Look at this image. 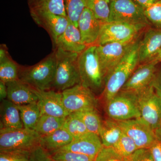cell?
<instances>
[{"label":"cell","instance_id":"6da1fadb","mask_svg":"<svg viewBox=\"0 0 161 161\" xmlns=\"http://www.w3.org/2000/svg\"><path fill=\"white\" fill-rule=\"evenodd\" d=\"M140 41L139 37L105 80L103 93L106 103L120 92L132 73L138 66Z\"/></svg>","mask_w":161,"mask_h":161},{"label":"cell","instance_id":"7a4b0ae2","mask_svg":"<svg viewBox=\"0 0 161 161\" xmlns=\"http://www.w3.org/2000/svg\"><path fill=\"white\" fill-rule=\"evenodd\" d=\"M56 52L32 66L20 65L19 79L35 89H52L56 69Z\"/></svg>","mask_w":161,"mask_h":161},{"label":"cell","instance_id":"3957f363","mask_svg":"<svg viewBox=\"0 0 161 161\" xmlns=\"http://www.w3.org/2000/svg\"><path fill=\"white\" fill-rule=\"evenodd\" d=\"M53 50L56 52L57 62L52 89L62 92L80 84L78 66L79 54L60 48Z\"/></svg>","mask_w":161,"mask_h":161},{"label":"cell","instance_id":"277c9868","mask_svg":"<svg viewBox=\"0 0 161 161\" xmlns=\"http://www.w3.org/2000/svg\"><path fill=\"white\" fill-rule=\"evenodd\" d=\"M96 49V45L87 47L79 54L78 60L80 84L95 94L103 90L105 84Z\"/></svg>","mask_w":161,"mask_h":161},{"label":"cell","instance_id":"5b68a950","mask_svg":"<svg viewBox=\"0 0 161 161\" xmlns=\"http://www.w3.org/2000/svg\"><path fill=\"white\" fill-rule=\"evenodd\" d=\"M108 22H121L147 29L151 26L145 10L133 0H116L110 2Z\"/></svg>","mask_w":161,"mask_h":161},{"label":"cell","instance_id":"8992f818","mask_svg":"<svg viewBox=\"0 0 161 161\" xmlns=\"http://www.w3.org/2000/svg\"><path fill=\"white\" fill-rule=\"evenodd\" d=\"M106 103V112L110 119L124 121L141 118L136 93L120 91Z\"/></svg>","mask_w":161,"mask_h":161},{"label":"cell","instance_id":"52a82bcc","mask_svg":"<svg viewBox=\"0 0 161 161\" xmlns=\"http://www.w3.org/2000/svg\"><path fill=\"white\" fill-rule=\"evenodd\" d=\"M146 30L121 22L102 23L96 45L132 42L137 40Z\"/></svg>","mask_w":161,"mask_h":161},{"label":"cell","instance_id":"ba28073f","mask_svg":"<svg viewBox=\"0 0 161 161\" xmlns=\"http://www.w3.org/2000/svg\"><path fill=\"white\" fill-rule=\"evenodd\" d=\"M40 136L35 130L28 129L0 130V150L32 151L40 146Z\"/></svg>","mask_w":161,"mask_h":161},{"label":"cell","instance_id":"9c48e42d","mask_svg":"<svg viewBox=\"0 0 161 161\" xmlns=\"http://www.w3.org/2000/svg\"><path fill=\"white\" fill-rule=\"evenodd\" d=\"M141 118L154 131L161 128V98L151 85L137 93Z\"/></svg>","mask_w":161,"mask_h":161},{"label":"cell","instance_id":"30bf717a","mask_svg":"<svg viewBox=\"0 0 161 161\" xmlns=\"http://www.w3.org/2000/svg\"><path fill=\"white\" fill-rule=\"evenodd\" d=\"M62 94L64 105L69 114L97 108L95 93L80 84L63 91Z\"/></svg>","mask_w":161,"mask_h":161},{"label":"cell","instance_id":"8fae6325","mask_svg":"<svg viewBox=\"0 0 161 161\" xmlns=\"http://www.w3.org/2000/svg\"><path fill=\"white\" fill-rule=\"evenodd\" d=\"M136 40L128 43H112L97 45V56L105 80Z\"/></svg>","mask_w":161,"mask_h":161},{"label":"cell","instance_id":"7c38bea8","mask_svg":"<svg viewBox=\"0 0 161 161\" xmlns=\"http://www.w3.org/2000/svg\"><path fill=\"white\" fill-rule=\"evenodd\" d=\"M117 122L123 132L134 141L138 149L150 148L155 139V132L142 118Z\"/></svg>","mask_w":161,"mask_h":161},{"label":"cell","instance_id":"4fadbf2b","mask_svg":"<svg viewBox=\"0 0 161 161\" xmlns=\"http://www.w3.org/2000/svg\"><path fill=\"white\" fill-rule=\"evenodd\" d=\"M31 88L37 96L41 115L66 118L69 115L64 105L62 92L53 89L42 91Z\"/></svg>","mask_w":161,"mask_h":161},{"label":"cell","instance_id":"5bb4252c","mask_svg":"<svg viewBox=\"0 0 161 161\" xmlns=\"http://www.w3.org/2000/svg\"><path fill=\"white\" fill-rule=\"evenodd\" d=\"M30 14L36 24L48 33L53 46L59 37L65 30L69 22L67 17L48 12H31Z\"/></svg>","mask_w":161,"mask_h":161},{"label":"cell","instance_id":"9a60e30c","mask_svg":"<svg viewBox=\"0 0 161 161\" xmlns=\"http://www.w3.org/2000/svg\"><path fill=\"white\" fill-rule=\"evenodd\" d=\"M158 63L153 60L139 64L121 91L134 92L137 94L149 86L154 78Z\"/></svg>","mask_w":161,"mask_h":161},{"label":"cell","instance_id":"2e32d148","mask_svg":"<svg viewBox=\"0 0 161 161\" xmlns=\"http://www.w3.org/2000/svg\"><path fill=\"white\" fill-rule=\"evenodd\" d=\"M161 50V29L150 27L145 30L138 51L139 64L155 59Z\"/></svg>","mask_w":161,"mask_h":161},{"label":"cell","instance_id":"e0dca14e","mask_svg":"<svg viewBox=\"0 0 161 161\" xmlns=\"http://www.w3.org/2000/svg\"><path fill=\"white\" fill-rule=\"evenodd\" d=\"M103 147L99 136L89 132L80 137L74 139L70 143L58 150L80 153L90 157L95 160Z\"/></svg>","mask_w":161,"mask_h":161},{"label":"cell","instance_id":"ac0fdd59","mask_svg":"<svg viewBox=\"0 0 161 161\" xmlns=\"http://www.w3.org/2000/svg\"><path fill=\"white\" fill-rule=\"evenodd\" d=\"M102 24L86 7L82 12L78 20V27L82 41L87 47L96 45Z\"/></svg>","mask_w":161,"mask_h":161},{"label":"cell","instance_id":"d6986e66","mask_svg":"<svg viewBox=\"0 0 161 161\" xmlns=\"http://www.w3.org/2000/svg\"><path fill=\"white\" fill-rule=\"evenodd\" d=\"M87 47L84 43L78 27L69 20L68 25L53 46L65 51L80 54Z\"/></svg>","mask_w":161,"mask_h":161},{"label":"cell","instance_id":"ffe728a7","mask_svg":"<svg viewBox=\"0 0 161 161\" xmlns=\"http://www.w3.org/2000/svg\"><path fill=\"white\" fill-rule=\"evenodd\" d=\"M7 99L17 105L37 102L38 98L31 87L19 79L6 83Z\"/></svg>","mask_w":161,"mask_h":161},{"label":"cell","instance_id":"44dd1931","mask_svg":"<svg viewBox=\"0 0 161 161\" xmlns=\"http://www.w3.org/2000/svg\"><path fill=\"white\" fill-rule=\"evenodd\" d=\"M1 129L15 130L24 128L18 106L8 100L2 101L0 107Z\"/></svg>","mask_w":161,"mask_h":161},{"label":"cell","instance_id":"7402d4cb","mask_svg":"<svg viewBox=\"0 0 161 161\" xmlns=\"http://www.w3.org/2000/svg\"><path fill=\"white\" fill-rule=\"evenodd\" d=\"M72 136L62 127L49 135L40 136V146L48 153L54 152L70 143Z\"/></svg>","mask_w":161,"mask_h":161},{"label":"cell","instance_id":"603a6c76","mask_svg":"<svg viewBox=\"0 0 161 161\" xmlns=\"http://www.w3.org/2000/svg\"><path fill=\"white\" fill-rule=\"evenodd\" d=\"M123 132L117 121L110 118L102 121L98 136L104 147H112L118 142Z\"/></svg>","mask_w":161,"mask_h":161},{"label":"cell","instance_id":"cb8c5ba5","mask_svg":"<svg viewBox=\"0 0 161 161\" xmlns=\"http://www.w3.org/2000/svg\"><path fill=\"white\" fill-rule=\"evenodd\" d=\"M30 12H48L67 17L64 0H28Z\"/></svg>","mask_w":161,"mask_h":161},{"label":"cell","instance_id":"d4e9b609","mask_svg":"<svg viewBox=\"0 0 161 161\" xmlns=\"http://www.w3.org/2000/svg\"><path fill=\"white\" fill-rule=\"evenodd\" d=\"M17 106L24 128L28 130H35L38 120L41 115L37 102Z\"/></svg>","mask_w":161,"mask_h":161},{"label":"cell","instance_id":"484cf974","mask_svg":"<svg viewBox=\"0 0 161 161\" xmlns=\"http://www.w3.org/2000/svg\"><path fill=\"white\" fill-rule=\"evenodd\" d=\"M65 119V118L42 115L38 120L35 131L40 136L49 135L62 128Z\"/></svg>","mask_w":161,"mask_h":161},{"label":"cell","instance_id":"4316f807","mask_svg":"<svg viewBox=\"0 0 161 161\" xmlns=\"http://www.w3.org/2000/svg\"><path fill=\"white\" fill-rule=\"evenodd\" d=\"M86 7L102 23L108 22L110 2L108 0H86Z\"/></svg>","mask_w":161,"mask_h":161},{"label":"cell","instance_id":"83f0119b","mask_svg":"<svg viewBox=\"0 0 161 161\" xmlns=\"http://www.w3.org/2000/svg\"><path fill=\"white\" fill-rule=\"evenodd\" d=\"M75 113L82 121L89 132L99 135L102 121L96 109L84 110Z\"/></svg>","mask_w":161,"mask_h":161},{"label":"cell","instance_id":"f1b7e54d","mask_svg":"<svg viewBox=\"0 0 161 161\" xmlns=\"http://www.w3.org/2000/svg\"><path fill=\"white\" fill-rule=\"evenodd\" d=\"M63 127L74 139L78 138L89 132L82 121L75 113H71L67 116Z\"/></svg>","mask_w":161,"mask_h":161},{"label":"cell","instance_id":"f546056e","mask_svg":"<svg viewBox=\"0 0 161 161\" xmlns=\"http://www.w3.org/2000/svg\"><path fill=\"white\" fill-rule=\"evenodd\" d=\"M19 67L12 58L0 63V80L7 83L19 80Z\"/></svg>","mask_w":161,"mask_h":161},{"label":"cell","instance_id":"4dcf8cb0","mask_svg":"<svg viewBox=\"0 0 161 161\" xmlns=\"http://www.w3.org/2000/svg\"><path fill=\"white\" fill-rule=\"evenodd\" d=\"M67 17L78 27V22L82 12L86 8V0H64Z\"/></svg>","mask_w":161,"mask_h":161},{"label":"cell","instance_id":"1f68e13d","mask_svg":"<svg viewBox=\"0 0 161 161\" xmlns=\"http://www.w3.org/2000/svg\"><path fill=\"white\" fill-rule=\"evenodd\" d=\"M112 148L126 158L132 155L138 149L134 141L124 132H123L120 138Z\"/></svg>","mask_w":161,"mask_h":161},{"label":"cell","instance_id":"d6a6232c","mask_svg":"<svg viewBox=\"0 0 161 161\" xmlns=\"http://www.w3.org/2000/svg\"><path fill=\"white\" fill-rule=\"evenodd\" d=\"M54 161H95L87 156L65 150L49 153Z\"/></svg>","mask_w":161,"mask_h":161},{"label":"cell","instance_id":"836d02e7","mask_svg":"<svg viewBox=\"0 0 161 161\" xmlns=\"http://www.w3.org/2000/svg\"><path fill=\"white\" fill-rule=\"evenodd\" d=\"M31 151L26 150H0V161H31Z\"/></svg>","mask_w":161,"mask_h":161},{"label":"cell","instance_id":"e575fe53","mask_svg":"<svg viewBox=\"0 0 161 161\" xmlns=\"http://www.w3.org/2000/svg\"><path fill=\"white\" fill-rule=\"evenodd\" d=\"M145 14L151 26L161 29V0L145 9Z\"/></svg>","mask_w":161,"mask_h":161},{"label":"cell","instance_id":"d590c367","mask_svg":"<svg viewBox=\"0 0 161 161\" xmlns=\"http://www.w3.org/2000/svg\"><path fill=\"white\" fill-rule=\"evenodd\" d=\"M95 161H127L112 147H103L95 158Z\"/></svg>","mask_w":161,"mask_h":161},{"label":"cell","instance_id":"8d00e7d4","mask_svg":"<svg viewBox=\"0 0 161 161\" xmlns=\"http://www.w3.org/2000/svg\"><path fill=\"white\" fill-rule=\"evenodd\" d=\"M155 139L149 148L154 161H161V128L155 131Z\"/></svg>","mask_w":161,"mask_h":161},{"label":"cell","instance_id":"74e56055","mask_svg":"<svg viewBox=\"0 0 161 161\" xmlns=\"http://www.w3.org/2000/svg\"><path fill=\"white\" fill-rule=\"evenodd\" d=\"M126 158L127 161H154L149 149H137Z\"/></svg>","mask_w":161,"mask_h":161},{"label":"cell","instance_id":"f35d334b","mask_svg":"<svg viewBox=\"0 0 161 161\" xmlns=\"http://www.w3.org/2000/svg\"><path fill=\"white\" fill-rule=\"evenodd\" d=\"M31 161H54L49 153L39 146L31 151Z\"/></svg>","mask_w":161,"mask_h":161},{"label":"cell","instance_id":"ab89813d","mask_svg":"<svg viewBox=\"0 0 161 161\" xmlns=\"http://www.w3.org/2000/svg\"><path fill=\"white\" fill-rule=\"evenodd\" d=\"M151 85L157 95L161 98V67L157 70Z\"/></svg>","mask_w":161,"mask_h":161},{"label":"cell","instance_id":"60d3db41","mask_svg":"<svg viewBox=\"0 0 161 161\" xmlns=\"http://www.w3.org/2000/svg\"><path fill=\"white\" fill-rule=\"evenodd\" d=\"M11 58L6 44H1L0 46V63Z\"/></svg>","mask_w":161,"mask_h":161},{"label":"cell","instance_id":"b9f144b4","mask_svg":"<svg viewBox=\"0 0 161 161\" xmlns=\"http://www.w3.org/2000/svg\"><path fill=\"white\" fill-rule=\"evenodd\" d=\"M136 3L145 10L158 0H133Z\"/></svg>","mask_w":161,"mask_h":161},{"label":"cell","instance_id":"7bdbcfd3","mask_svg":"<svg viewBox=\"0 0 161 161\" xmlns=\"http://www.w3.org/2000/svg\"><path fill=\"white\" fill-rule=\"evenodd\" d=\"M7 95L8 92L6 83L0 80V99L1 101L6 99L7 98Z\"/></svg>","mask_w":161,"mask_h":161},{"label":"cell","instance_id":"ee69618b","mask_svg":"<svg viewBox=\"0 0 161 161\" xmlns=\"http://www.w3.org/2000/svg\"><path fill=\"white\" fill-rule=\"evenodd\" d=\"M154 60L157 61L159 63H161V50L159 53L157 57H156Z\"/></svg>","mask_w":161,"mask_h":161},{"label":"cell","instance_id":"f6af8a7d","mask_svg":"<svg viewBox=\"0 0 161 161\" xmlns=\"http://www.w3.org/2000/svg\"><path fill=\"white\" fill-rule=\"evenodd\" d=\"M109 1H110V2H112V1H116V0H108Z\"/></svg>","mask_w":161,"mask_h":161}]
</instances>
